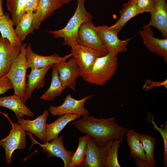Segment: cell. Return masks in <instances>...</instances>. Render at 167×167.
Segmentation results:
<instances>
[{
    "mask_svg": "<svg viewBox=\"0 0 167 167\" xmlns=\"http://www.w3.org/2000/svg\"><path fill=\"white\" fill-rule=\"evenodd\" d=\"M72 124L82 133L92 137L99 147L105 146L111 139H117L123 143L128 130L119 126L114 116L98 118L89 115L73 121Z\"/></svg>",
    "mask_w": 167,
    "mask_h": 167,
    "instance_id": "1",
    "label": "cell"
},
{
    "mask_svg": "<svg viewBox=\"0 0 167 167\" xmlns=\"http://www.w3.org/2000/svg\"><path fill=\"white\" fill-rule=\"evenodd\" d=\"M85 0H77V7L73 15L66 26L63 28L48 32L53 34L54 37L63 38V44L71 47L72 45L78 44V32L83 22L91 20L93 17L84 7Z\"/></svg>",
    "mask_w": 167,
    "mask_h": 167,
    "instance_id": "2",
    "label": "cell"
},
{
    "mask_svg": "<svg viewBox=\"0 0 167 167\" xmlns=\"http://www.w3.org/2000/svg\"><path fill=\"white\" fill-rule=\"evenodd\" d=\"M118 66L117 56L110 53L98 57L91 67L86 81L97 85H104L114 76Z\"/></svg>",
    "mask_w": 167,
    "mask_h": 167,
    "instance_id": "3",
    "label": "cell"
},
{
    "mask_svg": "<svg viewBox=\"0 0 167 167\" xmlns=\"http://www.w3.org/2000/svg\"><path fill=\"white\" fill-rule=\"evenodd\" d=\"M27 44H23L20 52L14 60L6 75L13 87L14 94L19 96L23 101L26 88V73L27 62L26 55Z\"/></svg>",
    "mask_w": 167,
    "mask_h": 167,
    "instance_id": "4",
    "label": "cell"
},
{
    "mask_svg": "<svg viewBox=\"0 0 167 167\" xmlns=\"http://www.w3.org/2000/svg\"><path fill=\"white\" fill-rule=\"evenodd\" d=\"M78 44H81L98 52L102 56L109 51L95 29L92 20L82 23L78 32Z\"/></svg>",
    "mask_w": 167,
    "mask_h": 167,
    "instance_id": "5",
    "label": "cell"
},
{
    "mask_svg": "<svg viewBox=\"0 0 167 167\" xmlns=\"http://www.w3.org/2000/svg\"><path fill=\"white\" fill-rule=\"evenodd\" d=\"M12 129L9 135L5 138L0 139V145L5 150L6 163L12 161L11 156L17 149H23L26 147V133L18 123L11 122Z\"/></svg>",
    "mask_w": 167,
    "mask_h": 167,
    "instance_id": "6",
    "label": "cell"
},
{
    "mask_svg": "<svg viewBox=\"0 0 167 167\" xmlns=\"http://www.w3.org/2000/svg\"><path fill=\"white\" fill-rule=\"evenodd\" d=\"M72 56L79 66L81 77L86 81L88 72L98 57L102 56L97 51L84 45L76 44L71 46Z\"/></svg>",
    "mask_w": 167,
    "mask_h": 167,
    "instance_id": "7",
    "label": "cell"
},
{
    "mask_svg": "<svg viewBox=\"0 0 167 167\" xmlns=\"http://www.w3.org/2000/svg\"><path fill=\"white\" fill-rule=\"evenodd\" d=\"M88 135L86 156L81 167H104L107 153L114 140H110L105 146L99 147L96 145L93 139Z\"/></svg>",
    "mask_w": 167,
    "mask_h": 167,
    "instance_id": "8",
    "label": "cell"
},
{
    "mask_svg": "<svg viewBox=\"0 0 167 167\" xmlns=\"http://www.w3.org/2000/svg\"><path fill=\"white\" fill-rule=\"evenodd\" d=\"M93 96V95H88L78 100L73 98L69 94L61 105L58 106L51 105L48 110L54 116H61L66 114H76L83 116H87L89 115V111L85 108L84 104L88 99Z\"/></svg>",
    "mask_w": 167,
    "mask_h": 167,
    "instance_id": "9",
    "label": "cell"
},
{
    "mask_svg": "<svg viewBox=\"0 0 167 167\" xmlns=\"http://www.w3.org/2000/svg\"><path fill=\"white\" fill-rule=\"evenodd\" d=\"M94 28L108 50L109 53L117 56L121 52L127 51V45L131 38L122 40L119 39L117 34L110 27L103 25Z\"/></svg>",
    "mask_w": 167,
    "mask_h": 167,
    "instance_id": "10",
    "label": "cell"
},
{
    "mask_svg": "<svg viewBox=\"0 0 167 167\" xmlns=\"http://www.w3.org/2000/svg\"><path fill=\"white\" fill-rule=\"evenodd\" d=\"M53 65L57 69L59 79L62 85L73 91L75 90L76 80L81 76L78 65L73 57L68 61L54 63Z\"/></svg>",
    "mask_w": 167,
    "mask_h": 167,
    "instance_id": "11",
    "label": "cell"
},
{
    "mask_svg": "<svg viewBox=\"0 0 167 167\" xmlns=\"http://www.w3.org/2000/svg\"><path fill=\"white\" fill-rule=\"evenodd\" d=\"M21 46H14L7 39L1 37L0 40V78L6 77L14 60L19 54Z\"/></svg>",
    "mask_w": 167,
    "mask_h": 167,
    "instance_id": "12",
    "label": "cell"
},
{
    "mask_svg": "<svg viewBox=\"0 0 167 167\" xmlns=\"http://www.w3.org/2000/svg\"><path fill=\"white\" fill-rule=\"evenodd\" d=\"M143 44L152 52L162 57L167 63V38L159 39L154 36L151 27L146 25L140 31Z\"/></svg>",
    "mask_w": 167,
    "mask_h": 167,
    "instance_id": "13",
    "label": "cell"
},
{
    "mask_svg": "<svg viewBox=\"0 0 167 167\" xmlns=\"http://www.w3.org/2000/svg\"><path fill=\"white\" fill-rule=\"evenodd\" d=\"M150 21L146 26H153L160 31L163 38H167L166 0H154Z\"/></svg>",
    "mask_w": 167,
    "mask_h": 167,
    "instance_id": "14",
    "label": "cell"
},
{
    "mask_svg": "<svg viewBox=\"0 0 167 167\" xmlns=\"http://www.w3.org/2000/svg\"><path fill=\"white\" fill-rule=\"evenodd\" d=\"M26 55L28 68L31 70L42 68L49 65L62 62H65L72 56V54L66 55L64 57H60L57 54L49 56H43L38 55L32 50L31 44L29 43L27 46Z\"/></svg>",
    "mask_w": 167,
    "mask_h": 167,
    "instance_id": "15",
    "label": "cell"
},
{
    "mask_svg": "<svg viewBox=\"0 0 167 167\" xmlns=\"http://www.w3.org/2000/svg\"><path fill=\"white\" fill-rule=\"evenodd\" d=\"M63 136H58L50 142L39 144L48 157H59L63 161L64 166L68 167L74 153L70 150H66L65 148L63 143Z\"/></svg>",
    "mask_w": 167,
    "mask_h": 167,
    "instance_id": "16",
    "label": "cell"
},
{
    "mask_svg": "<svg viewBox=\"0 0 167 167\" xmlns=\"http://www.w3.org/2000/svg\"><path fill=\"white\" fill-rule=\"evenodd\" d=\"M126 134L127 143L130 148V155L136 165L138 167H149L139 134L133 129L127 130Z\"/></svg>",
    "mask_w": 167,
    "mask_h": 167,
    "instance_id": "17",
    "label": "cell"
},
{
    "mask_svg": "<svg viewBox=\"0 0 167 167\" xmlns=\"http://www.w3.org/2000/svg\"><path fill=\"white\" fill-rule=\"evenodd\" d=\"M49 114V110H45L42 114L33 120L19 118L18 123L25 131L33 134L44 143H46L45 128Z\"/></svg>",
    "mask_w": 167,
    "mask_h": 167,
    "instance_id": "18",
    "label": "cell"
},
{
    "mask_svg": "<svg viewBox=\"0 0 167 167\" xmlns=\"http://www.w3.org/2000/svg\"><path fill=\"white\" fill-rule=\"evenodd\" d=\"M53 65L51 64L42 68L32 69L30 73L27 75L28 80L23 100L25 105L28 99L32 98V92L35 89H39L44 86L45 76Z\"/></svg>",
    "mask_w": 167,
    "mask_h": 167,
    "instance_id": "19",
    "label": "cell"
},
{
    "mask_svg": "<svg viewBox=\"0 0 167 167\" xmlns=\"http://www.w3.org/2000/svg\"><path fill=\"white\" fill-rule=\"evenodd\" d=\"M64 4L60 0H39L35 13L32 26L34 30L39 29L41 22L51 16Z\"/></svg>",
    "mask_w": 167,
    "mask_h": 167,
    "instance_id": "20",
    "label": "cell"
},
{
    "mask_svg": "<svg viewBox=\"0 0 167 167\" xmlns=\"http://www.w3.org/2000/svg\"><path fill=\"white\" fill-rule=\"evenodd\" d=\"M0 107L9 109L15 113L17 118H23L25 116L32 117L34 114L24 103L21 98L14 95L0 97Z\"/></svg>",
    "mask_w": 167,
    "mask_h": 167,
    "instance_id": "21",
    "label": "cell"
},
{
    "mask_svg": "<svg viewBox=\"0 0 167 167\" xmlns=\"http://www.w3.org/2000/svg\"><path fill=\"white\" fill-rule=\"evenodd\" d=\"M81 116L76 114H66L61 116L54 122L46 124L45 133L46 143L58 136L60 132L70 122L79 118Z\"/></svg>",
    "mask_w": 167,
    "mask_h": 167,
    "instance_id": "22",
    "label": "cell"
},
{
    "mask_svg": "<svg viewBox=\"0 0 167 167\" xmlns=\"http://www.w3.org/2000/svg\"><path fill=\"white\" fill-rule=\"evenodd\" d=\"M14 26L9 14L5 13L0 16V33L1 37L7 39L14 46H21L23 45L22 42L18 37Z\"/></svg>",
    "mask_w": 167,
    "mask_h": 167,
    "instance_id": "23",
    "label": "cell"
},
{
    "mask_svg": "<svg viewBox=\"0 0 167 167\" xmlns=\"http://www.w3.org/2000/svg\"><path fill=\"white\" fill-rule=\"evenodd\" d=\"M140 13L134 0H129L123 4V7L120 11L119 19L110 27L118 34L129 20Z\"/></svg>",
    "mask_w": 167,
    "mask_h": 167,
    "instance_id": "24",
    "label": "cell"
},
{
    "mask_svg": "<svg viewBox=\"0 0 167 167\" xmlns=\"http://www.w3.org/2000/svg\"><path fill=\"white\" fill-rule=\"evenodd\" d=\"M52 71L51 81L48 90L40 97L42 100L53 101L55 98L60 95L66 87L63 86L59 77L58 73L56 68L53 65L52 67Z\"/></svg>",
    "mask_w": 167,
    "mask_h": 167,
    "instance_id": "25",
    "label": "cell"
},
{
    "mask_svg": "<svg viewBox=\"0 0 167 167\" xmlns=\"http://www.w3.org/2000/svg\"><path fill=\"white\" fill-rule=\"evenodd\" d=\"M35 16L34 12H26L16 25L15 30L17 36L23 42L29 34L33 32L32 24Z\"/></svg>",
    "mask_w": 167,
    "mask_h": 167,
    "instance_id": "26",
    "label": "cell"
},
{
    "mask_svg": "<svg viewBox=\"0 0 167 167\" xmlns=\"http://www.w3.org/2000/svg\"><path fill=\"white\" fill-rule=\"evenodd\" d=\"M7 10L11 17L14 25L16 26L26 13L28 0H6Z\"/></svg>",
    "mask_w": 167,
    "mask_h": 167,
    "instance_id": "27",
    "label": "cell"
},
{
    "mask_svg": "<svg viewBox=\"0 0 167 167\" xmlns=\"http://www.w3.org/2000/svg\"><path fill=\"white\" fill-rule=\"evenodd\" d=\"M88 137L86 135L79 138L77 149L72 156L68 167H81L84 163L87 152Z\"/></svg>",
    "mask_w": 167,
    "mask_h": 167,
    "instance_id": "28",
    "label": "cell"
},
{
    "mask_svg": "<svg viewBox=\"0 0 167 167\" xmlns=\"http://www.w3.org/2000/svg\"><path fill=\"white\" fill-rule=\"evenodd\" d=\"M146 158L149 167H154L156 163L154 158V149L156 141L155 138L146 135L139 134Z\"/></svg>",
    "mask_w": 167,
    "mask_h": 167,
    "instance_id": "29",
    "label": "cell"
},
{
    "mask_svg": "<svg viewBox=\"0 0 167 167\" xmlns=\"http://www.w3.org/2000/svg\"><path fill=\"white\" fill-rule=\"evenodd\" d=\"M121 143L117 139H114L109 148L105 159V167H120L118 159V154Z\"/></svg>",
    "mask_w": 167,
    "mask_h": 167,
    "instance_id": "30",
    "label": "cell"
},
{
    "mask_svg": "<svg viewBox=\"0 0 167 167\" xmlns=\"http://www.w3.org/2000/svg\"><path fill=\"white\" fill-rule=\"evenodd\" d=\"M148 120L153 125L152 128L157 130L161 134L164 145V154L163 165L165 167L167 166V122L165 121L164 123V128L158 127L155 124L153 115L151 113H148Z\"/></svg>",
    "mask_w": 167,
    "mask_h": 167,
    "instance_id": "31",
    "label": "cell"
},
{
    "mask_svg": "<svg viewBox=\"0 0 167 167\" xmlns=\"http://www.w3.org/2000/svg\"><path fill=\"white\" fill-rule=\"evenodd\" d=\"M140 13L150 12L154 5V0H134Z\"/></svg>",
    "mask_w": 167,
    "mask_h": 167,
    "instance_id": "32",
    "label": "cell"
},
{
    "mask_svg": "<svg viewBox=\"0 0 167 167\" xmlns=\"http://www.w3.org/2000/svg\"><path fill=\"white\" fill-rule=\"evenodd\" d=\"M159 86H163L167 89V79L164 81H155L148 79L143 85V89L146 91H148Z\"/></svg>",
    "mask_w": 167,
    "mask_h": 167,
    "instance_id": "33",
    "label": "cell"
},
{
    "mask_svg": "<svg viewBox=\"0 0 167 167\" xmlns=\"http://www.w3.org/2000/svg\"><path fill=\"white\" fill-rule=\"evenodd\" d=\"M12 88H13V86L7 77L0 78V95Z\"/></svg>",
    "mask_w": 167,
    "mask_h": 167,
    "instance_id": "34",
    "label": "cell"
},
{
    "mask_svg": "<svg viewBox=\"0 0 167 167\" xmlns=\"http://www.w3.org/2000/svg\"><path fill=\"white\" fill-rule=\"evenodd\" d=\"M39 0H28L26 7V12H35L36 10Z\"/></svg>",
    "mask_w": 167,
    "mask_h": 167,
    "instance_id": "35",
    "label": "cell"
},
{
    "mask_svg": "<svg viewBox=\"0 0 167 167\" xmlns=\"http://www.w3.org/2000/svg\"><path fill=\"white\" fill-rule=\"evenodd\" d=\"M4 14L2 7V0H0V16Z\"/></svg>",
    "mask_w": 167,
    "mask_h": 167,
    "instance_id": "36",
    "label": "cell"
},
{
    "mask_svg": "<svg viewBox=\"0 0 167 167\" xmlns=\"http://www.w3.org/2000/svg\"><path fill=\"white\" fill-rule=\"evenodd\" d=\"M64 4L68 3L72 0H60Z\"/></svg>",
    "mask_w": 167,
    "mask_h": 167,
    "instance_id": "37",
    "label": "cell"
},
{
    "mask_svg": "<svg viewBox=\"0 0 167 167\" xmlns=\"http://www.w3.org/2000/svg\"><path fill=\"white\" fill-rule=\"evenodd\" d=\"M1 35H0V39L1 38Z\"/></svg>",
    "mask_w": 167,
    "mask_h": 167,
    "instance_id": "38",
    "label": "cell"
},
{
    "mask_svg": "<svg viewBox=\"0 0 167 167\" xmlns=\"http://www.w3.org/2000/svg\"><path fill=\"white\" fill-rule=\"evenodd\" d=\"M0 113H2V112H1V111H0Z\"/></svg>",
    "mask_w": 167,
    "mask_h": 167,
    "instance_id": "39",
    "label": "cell"
}]
</instances>
